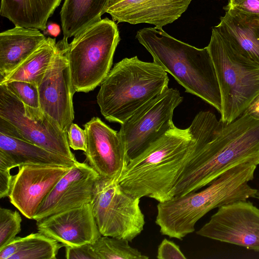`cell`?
<instances>
[{
    "label": "cell",
    "mask_w": 259,
    "mask_h": 259,
    "mask_svg": "<svg viewBox=\"0 0 259 259\" xmlns=\"http://www.w3.org/2000/svg\"><path fill=\"white\" fill-rule=\"evenodd\" d=\"M189 127L196 149L172 198L197 191L238 164H259V119L243 113L225 124L210 111H200Z\"/></svg>",
    "instance_id": "1"
},
{
    "label": "cell",
    "mask_w": 259,
    "mask_h": 259,
    "mask_svg": "<svg viewBox=\"0 0 259 259\" xmlns=\"http://www.w3.org/2000/svg\"><path fill=\"white\" fill-rule=\"evenodd\" d=\"M196 140L190 128L176 126L131 159L118 180L127 193L159 202L172 198V192L192 159Z\"/></svg>",
    "instance_id": "2"
},
{
    "label": "cell",
    "mask_w": 259,
    "mask_h": 259,
    "mask_svg": "<svg viewBox=\"0 0 259 259\" xmlns=\"http://www.w3.org/2000/svg\"><path fill=\"white\" fill-rule=\"evenodd\" d=\"M256 166L251 162L238 164L202 190L159 202L155 223L160 233L182 240L193 233L197 222L212 209L256 197L257 190L248 184L254 179Z\"/></svg>",
    "instance_id": "3"
},
{
    "label": "cell",
    "mask_w": 259,
    "mask_h": 259,
    "mask_svg": "<svg viewBox=\"0 0 259 259\" xmlns=\"http://www.w3.org/2000/svg\"><path fill=\"white\" fill-rule=\"evenodd\" d=\"M136 37L153 62L171 74L187 93L199 97L220 113V90L207 47L197 48L156 27L140 29Z\"/></svg>",
    "instance_id": "4"
},
{
    "label": "cell",
    "mask_w": 259,
    "mask_h": 259,
    "mask_svg": "<svg viewBox=\"0 0 259 259\" xmlns=\"http://www.w3.org/2000/svg\"><path fill=\"white\" fill-rule=\"evenodd\" d=\"M167 72L159 65L137 56L116 63L100 84L97 96L103 116L108 121L124 122L149 100L168 87Z\"/></svg>",
    "instance_id": "5"
},
{
    "label": "cell",
    "mask_w": 259,
    "mask_h": 259,
    "mask_svg": "<svg viewBox=\"0 0 259 259\" xmlns=\"http://www.w3.org/2000/svg\"><path fill=\"white\" fill-rule=\"evenodd\" d=\"M207 47L220 90V120L228 124L241 115L259 95V64L237 54L214 27Z\"/></svg>",
    "instance_id": "6"
},
{
    "label": "cell",
    "mask_w": 259,
    "mask_h": 259,
    "mask_svg": "<svg viewBox=\"0 0 259 259\" xmlns=\"http://www.w3.org/2000/svg\"><path fill=\"white\" fill-rule=\"evenodd\" d=\"M120 40L116 24L105 18L67 44L66 55L75 93H88L101 84L111 70Z\"/></svg>",
    "instance_id": "7"
},
{
    "label": "cell",
    "mask_w": 259,
    "mask_h": 259,
    "mask_svg": "<svg viewBox=\"0 0 259 259\" xmlns=\"http://www.w3.org/2000/svg\"><path fill=\"white\" fill-rule=\"evenodd\" d=\"M0 133L77 160L67 135L40 108L27 106L0 85Z\"/></svg>",
    "instance_id": "8"
},
{
    "label": "cell",
    "mask_w": 259,
    "mask_h": 259,
    "mask_svg": "<svg viewBox=\"0 0 259 259\" xmlns=\"http://www.w3.org/2000/svg\"><path fill=\"white\" fill-rule=\"evenodd\" d=\"M140 198L124 190L116 179L99 176L91 202L93 213L102 236L132 241L145 224Z\"/></svg>",
    "instance_id": "9"
},
{
    "label": "cell",
    "mask_w": 259,
    "mask_h": 259,
    "mask_svg": "<svg viewBox=\"0 0 259 259\" xmlns=\"http://www.w3.org/2000/svg\"><path fill=\"white\" fill-rule=\"evenodd\" d=\"M179 91L168 88L138 109L121 124L119 133L130 159L142 153L175 125V109L183 101Z\"/></svg>",
    "instance_id": "10"
},
{
    "label": "cell",
    "mask_w": 259,
    "mask_h": 259,
    "mask_svg": "<svg viewBox=\"0 0 259 259\" xmlns=\"http://www.w3.org/2000/svg\"><path fill=\"white\" fill-rule=\"evenodd\" d=\"M68 43L63 39L57 43L54 59L37 84L40 109L66 134L74 118L75 93L66 55Z\"/></svg>",
    "instance_id": "11"
},
{
    "label": "cell",
    "mask_w": 259,
    "mask_h": 259,
    "mask_svg": "<svg viewBox=\"0 0 259 259\" xmlns=\"http://www.w3.org/2000/svg\"><path fill=\"white\" fill-rule=\"evenodd\" d=\"M196 234L259 251V209L247 200L222 206Z\"/></svg>",
    "instance_id": "12"
},
{
    "label": "cell",
    "mask_w": 259,
    "mask_h": 259,
    "mask_svg": "<svg viewBox=\"0 0 259 259\" xmlns=\"http://www.w3.org/2000/svg\"><path fill=\"white\" fill-rule=\"evenodd\" d=\"M87 146L84 152L89 165L100 176L118 181L130 159L119 132L97 117L84 125Z\"/></svg>",
    "instance_id": "13"
},
{
    "label": "cell",
    "mask_w": 259,
    "mask_h": 259,
    "mask_svg": "<svg viewBox=\"0 0 259 259\" xmlns=\"http://www.w3.org/2000/svg\"><path fill=\"white\" fill-rule=\"evenodd\" d=\"M72 166L25 164L13 176L8 196L10 202L28 219H32L39 205L58 181Z\"/></svg>",
    "instance_id": "14"
},
{
    "label": "cell",
    "mask_w": 259,
    "mask_h": 259,
    "mask_svg": "<svg viewBox=\"0 0 259 259\" xmlns=\"http://www.w3.org/2000/svg\"><path fill=\"white\" fill-rule=\"evenodd\" d=\"M99 176L89 164L77 161L45 197L33 220L37 221L49 215L90 203Z\"/></svg>",
    "instance_id": "15"
},
{
    "label": "cell",
    "mask_w": 259,
    "mask_h": 259,
    "mask_svg": "<svg viewBox=\"0 0 259 259\" xmlns=\"http://www.w3.org/2000/svg\"><path fill=\"white\" fill-rule=\"evenodd\" d=\"M36 226L38 232L65 247L92 244L102 236L91 203L43 218Z\"/></svg>",
    "instance_id": "16"
},
{
    "label": "cell",
    "mask_w": 259,
    "mask_h": 259,
    "mask_svg": "<svg viewBox=\"0 0 259 259\" xmlns=\"http://www.w3.org/2000/svg\"><path fill=\"white\" fill-rule=\"evenodd\" d=\"M192 0H112L106 13L112 20L131 24L148 23L162 29L181 16Z\"/></svg>",
    "instance_id": "17"
},
{
    "label": "cell",
    "mask_w": 259,
    "mask_h": 259,
    "mask_svg": "<svg viewBox=\"0 0 259 259\" xmlns=\"http://www.w3.org/2000/svg\"><path fill=\"white\" fill-rule=\"evenodd\" d=\"M224 9L225 16L214 28L237 54L259 64V17Z\"/></svg>",
    "instance_id": "18"
},
{
    "label": "cell",
    "mask_w": 259,
    "mask_h": 259,
    "mask_svg": "<svg viewBox=\"0 0 259 259\" xmlns=\"http://www.w3.org/2000/svg\"><path fill=\"white\" fill-rule=\"evenodd\" d=\"M39 29L15 26L0 34V74L4 77L45 40Z\"/></svg>",
    "instance_id": "19"
},
{
    "label": "cell",
    "mask_w": 259,
    "mask_h": 259,
    "mask_svg": "<svg viewBox=\"0 0 259 259\" xmlns=\"http://www.w3.org/2000/svg\"><path fill=\"white\" fill-rule=\"evenodd\" d=\"M61 0H2L0 14L15 26L45 30Z\"/></svg>",
    "instance_id": "20"
},
{
    "label": "cell",
    "mask_w": 259,
    "mask_h": 259,
    "mask_svg": "<svg viewBox=\"0 0 259 259\" xmlns=\"http://www.w3.org/2000/svg\"><path fill=\"white\" fill-rule=\"evenodd\" d=\"M112 0H65L60 12L63 39L100 21Z\"/></svg>",
    "instance_id": "21"
},
{
    "label": "cell",
    "mask_w": 259,
    "mask_h": 259,
    "mask_svg": "<svg viewBox=\"0 0 259 259\" xmlns=\"http://www.w3.org/2000/svg\"><path fill=\"white\" fill-rule=\"evenodd\" d=\"M0 152L7 155L16 167L25 164L73 166L77 162L47 150L34 144L0 133Z\"/></svg>",
    "instance_id": "22"
},
{
    "label": "cell",
    "mask_w": 259,
    "mask_h": 259,
    "mask_svg": "<svg viewBox=\"0 0 259 259\" xmlns=\"http://www.w3.org/2000/svg\"><path fill=\"white\" fill-rule=\"evenodd\" d=\"M62 244L38 232L16 238L0 250V259H56Z\"/></svg>",
    "instance_id": "23"
},
{
    "label": "cell",
    "mask_w": 259,
    "mask_h": 259,
    "mask_svg": "<svg viewBox=\"0 0 259 259\" xmlns=\"http://www.w3.org/2000/svg\"><path fill=\"white\" fill-rule=\"evenodd\" d=\"M57 50L55 38L46 40L23 62L3 78L0 85L18 80L38 84L50 66Z\"/></svg>",
    "instance_id": "24"
},
{
    "label": "cell",
    "mask_w": 259,
    "mask_h": 259,
    "mask_svg": "<svg viewBox=\"0 0 259 259\" xmlns=\"http://www.w3.org/2000/svg\"><path fill=\"white\" fill-rule=\"evenodd\" d=\"M128 242L124 239L102 235L91 246L97 259L149 258L131 246Z\"/></svg>",
    "instance_id": "25"
},
{
    "label": "cell",
    "mask_w": 259,
    "mask_h": 259,
    "mask_svg": "<svg viewBox=\"0 0 259 259\" xmlns=\"http://www.w3.org/2000/svg\"><path fill=\"white\" fill-rule=\"evenodd\" d=\"M22 219L17 211L0 208V250L12 241L21 231Z\"/></svg>",
    "instance_id": "26"
},
{
    "label": "cell",
    "mask_w": 259,
    "mask_h": 259,
    "mask_svg": "<svg viewBox=\"0 0 259 259\" xmlns=\"http://www.w3.org/2000/svg\"><path fill=\"white\" fill-rule=\"evenodd\" d=\"M4 85L24 105L34 108H40L37 84L29 82L14 80Z\"/></svg>",
    "instance_id": "27"
},
{
    "label": "cell",
    "mask_w": 259,
    "mask_h": 259,
    "mask_svg": "<svg viewBox=\"0 0 259 259\" xmlns=\"http://www.w3.org/2000/svg\"><path fill=\"white\" fill-rule=\"evenodd\" d=\"M69 145L74 150L86 151L87 146V134L85 130L72 123L67 133Z\"/></svg>",
    "instance_id": "28"
},
{
    "label": "cell",
    "mask_w": 259,
    "mask_h": 259,
    "mask_svg": "<svg viewBox=\"0 0 259 259\" xmlns=\"http://www.w3.org/2000/svg\"><path fill=\"white\" fill-rule=\"evenodd\" d=\"M157 258L158 259H186L179 246L174 242L164 239L157 249Z\"/></svg>",
    "instance_id": "29"
},
{
    "label": "cell",
    "mask_w": 259,
    "mask_h": 259,
    "mask_svg": "<svg viewBox=\"0 0 259 259\" xmlns=\"http://www.w3.org/2000/svg\"><path fill=\"white\" fill-rule=\"evenodd\" d=\"M65 257L67 259H97L91 244L65 246Z\"/></svg>",
    "instance_id": "30"
},
{
    "label": "cell",
    "mask_w": 259,
    "mask_h": 259,
    "mask_svg": "<svg viewBox=\"0 0 259 259\" xmlns=\"http://www.w3.org/2000/svg\"><path fill=\"white\" fill-rule=\"evenodd\" d=\"M226 7L245 14L259 17V0H241Z\"/></svg>",
    "instance_id": "31"
},
{
    "label": "cell",
    "mask_w": 259,
    "mask_h": 259,
    "mask_svg": "<svg viewBox=\"0 0 259 259\" xmlns=\"http://www.w3.org/2000/svg\"><path fill=\"white\" fill-rule=\"evenodd\" d=\"M13 176L10 169L0 168V198L8 197L12 182Z\"/></svg>",
    "instance_id": "32"
},
{
    "label": "cell",
    "mask_w": 259,
    "mask_h": 259,
    "mask_svg": "<svg viewBox=\"0 0 259 259\" xmlns=\"http://www.w3.org/2000/svg\"><path fill=\"white\" fill-rule=\"evenodd\" d=\"M243 113L259 119V95L253 100Z\"/></svg>",
    "instance_id": "33"
},
{
    "label": "cell",
    "mask_w": 259,
    "mask_h": 259,
    "mask_svg": "<svg viewBox=\"0 0 259 259\" xmlns=\"http://www.w3.org/2000/svg\"><path fill=\"white\" fill-rule=\"evenodd\" d=\"M46 30L48 33L55 37L57 36L60 32L59 26L55 23L49 24L47 26Z\"/></svg>",
    "instance_id": "34"
},
{
    "label": "cell",
    "mask_w": 259,
    "mask_h": 259,
    "mask_svg": "<svg viewBox=\"0 0 259 259\" xmlns=\"http://www.w3.org/2000/svg\"><path fill=\"white\" fill-rule=\"evenodd\" d=\"M241 0H229L228 4H232Z\"/></svg>",
    "instance_id": "35"
},
{
    "label": "cell",
    "mask_w": 259,
    "mask_h": 259,
    "mask_svg": "<svg viewBox=\"0 0 259 259\" xmlns=\"http://www.w3.org/2000/svg\"><path fill=\"white\" fill-rule=\"evenodd\" d=\"M256 198H257L259 200V189L258 190H257V192L256 193Z\"/></svg>",
    "instance_id": "36"
}]
</instances>
